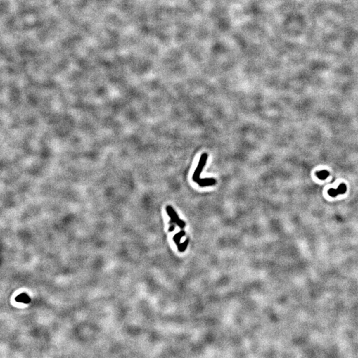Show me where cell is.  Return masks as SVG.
Listing matches in <instances>:
<instances>
[{
    "instance_id": "3",
    "label": "cell",
    "mask_w": 358,
    "mask_h": 358,
    "mask_svg": "<svg viewBox=\"0 0 358 358\" xmlns=\"http://www.w3.org/2000/svg\"><path fill=\"white\" fill-rule=\"evenodd\" d=\"M167 211L168 214H169V216L171 218L172 220H173L174 222H176V223L179 224L180 226H184V223L179 218V217H178L177 213L174 212L173 208H172L171 206H167Z\"/></svg>"
},
{
    "instance_id": "4",
    "label": "cell",
    "mask_w": 358,
    "mask_h": 358,
    "mask_svg": "<svg viewBox=\"0 0 358 358\" xmlns=\"http://www.w3.org/2000/svg\"><path fill=\"white\" fill-rule=\"evenodd\" d=\"M317 176L320 179H326V178L329 176V172L327 171H320L319 172H318L317 173Z\"/></svg>"
},
{
    "instance_id": "1",
    "label": "cell",
    "mask_w": 358,
    "mask_h": 358,
    "mask_svg": "<svg viewBox=\"0 0 358 358\" xmlns=\"http://www.w3.org/2000/svg\"><path fill=\"white\" fill-rule=\"evenodd\" d=\"M208 155L207 153H203L201 155L198 166H197L194 172L193 176H192V180L201 187L213 186L216 183V181L213 178L200 179V175L202 170H203L205 165L206 163L207 160H208Z\"/></svg>"
},
{
    "instance_id": "2",
    "label": "cell",
    "mask_w": 358,
    "mask_h": 358,
    "mask_svg": "<svg viewBox=\"0 0 358 358\" xmlns=\"http://www.w3.org/2000/svg\"><path fill=\"white\" fill-rule=\"evenodd\" d=\"M346 190H347L346 185H345V184H341L338 186L337 189H334V188L330 189L329 191H328V194H329L330 196L335 197L339 194H344L345 192H346Z\"/></svg>"
}]
</instances>
